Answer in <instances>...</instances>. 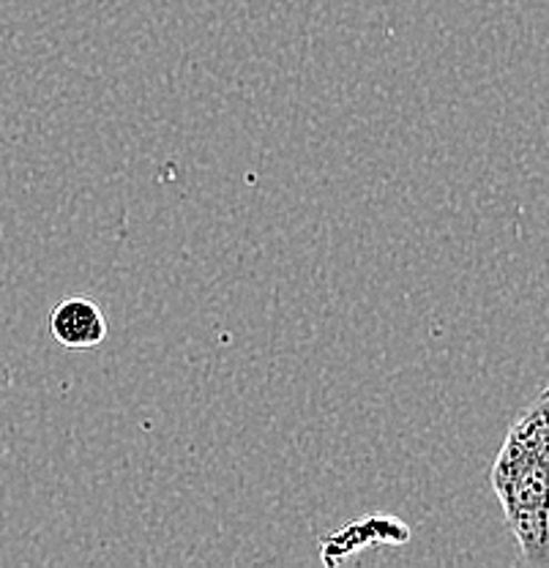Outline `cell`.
<instances>
[{
    "label": "cell",
    "instance_id": "cell-1",
    "mask_svg": "<svg viewBox=\"0 0 549 568\" xmlns=\"http://www.w3.org/2000/svg\"><path fill=\"white\" fill-rule=\"evenodd\" d=\"M492 493L504 508L519 560L549 566V386L517 416L495 457Z\"/></svg>",
    "mask_w": 549,
    "mask_h": 568
},
{
    "label": "cell",
    "instance_id": "cell-2",
    "mask_svg": "<svg viewBox=\"0 0 549 568\" xmlns=\"http://www.w3.org/2000/svg\"><path fill=\"white\" fill-rule=\"evenodd\" d=\"M410 541V528L397 517L386 514H372V517L353 519L342 525L339 530L331 532L321 544V558L326 566H339L345 560L356 558L358 552L372 547H386V544H407Z\"/></svg>",
    "mask_w": 549,
    "mask_h": 568
},
{
    "label": "cell",
    "instance_id": "cell-3",
    "mask_svg": "<svg viewBox=\"0 0 549 568\" xmlns=\"http://www.w3.org/2000/svg\"><path fill=\"white\" fill-rule=\"evenodd\" d=\"M50 334L63 351H93L108 339V315L85 295L63 298L50 315Z\"/></svg>",
    "mask_w": 549,
    "mask_h": 568
}]
</instances>
